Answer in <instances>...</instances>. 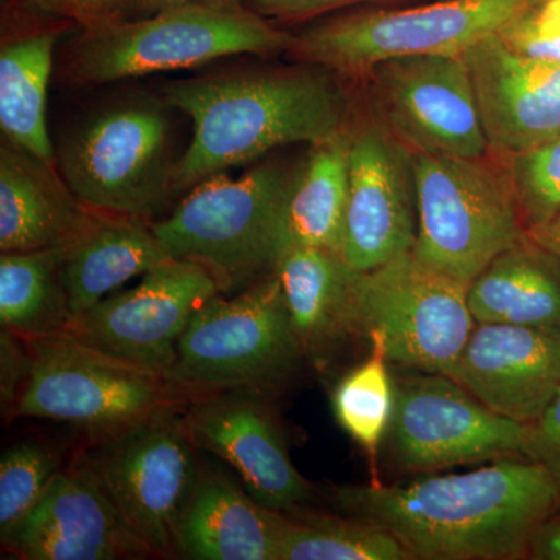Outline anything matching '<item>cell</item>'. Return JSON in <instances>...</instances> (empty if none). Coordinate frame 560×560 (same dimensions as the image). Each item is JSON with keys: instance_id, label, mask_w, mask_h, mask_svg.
I'll return each mask as SVG.
<instances>
[{"instance_id": "6da1fadb", "label": "cell", "mask_w": 560, "mask_h": 560, "mask_svg": "<svg viewBox=\"0 0 560 560\" xmlns=\"http://www.w3.org/2000/svg\"><path fill=\"white\" fill-rule=\"evenodd\" d=\"M331 497L341 514L388 529L415 559L528 558L536 530L560 511L555 478L515 458L399 485L340 486Z\"/></svg>"}, {"instance_id": "7a4b0ae2", "label": "cell", "mask_w": 560, "mask_h": 560, "mask_svg": "<svg viewBox=\"0 0 560 560\" xmlns=\"http://www.w3.org/2000/svg\"><path fill=\"white\" fill-rule=\"evenodd\" d=\"M161 94L194 124L189 147L176 161L175 195L278 147L315 145L348 130L346 92L323 68L171 81Z\"/></svg>"}, {"instance_id": "3957f363", "label": "cell", "mask_w": 560, "mask_h": 560, "mask_svg": "<svg viewBox=\"0 0 560 560\" xmlns=\"http://www.w3.org/2000/svg\"><path fill=\"white\" fill-rule=\"evenodd\" d=\"M298 168L267 162L241 178L210 176L151 230L172 259L200 265L221 293L246 289L272 275L289 249L287 212Z\"/></svg>"}, {"instance_id": "277c9868", "label": "cell", "mask_w": 560, "mask_h": 560, "mask_svg": "<svg viewBox=\"0 0 560 560\" xmlns=\"http://www.w3.org/2000/svg\"><path fill=\"white\" fill-rule=\"evenodd\" d=\"M293 38L243 3L176 7L84 31L70 50L68 77L80 84L113 83L232 55L289 50Z\"/></svg>"}, {"instance_id": "5b68a950", "label": "cell", "mask_w": 560, "mask_h": 560, "mask_svg": "<svg viewBox=\"0 0 560 560\" xmlns=\"http://www.w3.org/2000/svg\"><path fill=\"white\" fill-rule=\"evenodd\" d=\"M304 359L272 272L230 300L220 293L202 305L165 381L190 399L220 390L265 394L289 381Z\"/></svg>"}, {"instance_id": "8992f818", "label": "cell", "mask_w": 560, "mask_h": 560, "mask_svg": "<svg viewBox=\"0 0 560 560\" xmlns=\"http://www.w3.org/2000/svg\"><path fill=\"white\" fill-rule=\"evenodd\" d=\"M176 407L92 434L72 459L102 486L153 558H175L176 528L201 467Z\"/></svg>"}, {"instance_id": "52a82bcc", "label": "cell", "mask_w": 560, "mask_h": 560, "mask_svg": "<svg viewBox=\"0 0 560 560\" xmlns=\"http://www.w3.org/2000/svg\"><path fill=\"white\" fill-rule=\"evenodd\" d=\"M167 108L149 97L113 103L62 140L57 165L81 205L142 220L167 206L176 167Z\"/></svg>"}, {"instance_id": "ba28073f", "label": "cell", "mask_w": 560, "mask_h": 560, "mask_svg": "<svg viewBox=\"0 0 560 560\" xmlns=\"http://www.w3.org/2000/svg\"><path fill=\"white\" fill-rule=\"evenodd\" d=\"M418 194L416 256L460 282L528 237L508 164L489 156L412 153Z\"/></svg>"}, {"instance_id": "9c48e42d", "label": "cell", "mask_w": 560, "mask_h": 560, "mask_svg": "<svg viewBox=\"0 0 560 560\" xmlns=\"http://www.w3.org/2000/svg\"><path fill=\"white\" fill-rule=\"evenodd\" d=\"M530 0H434L408 9L350 11L294 35L289 49L311 65L364 75L394 58L463 57L528 7Z\"/></svg>"}, {"instance_id": "30bf717a", "label": "cell", "mask_w": 560, "mask_h": 560, "mask_svg": "<svg viewBox=\"0 0 560 560\" xmlns=\"http://www.w3.org/2000/svg\"><path fill=\"white\" fill-rule=\"evenodd\" d=\"M25 342L31 371L13 407L18 418L73 423L95 434L190 400L162 375L106 355L69 330Z\"/></svg>"}, {"instance_id": "8fae6325", "label": "cell", "mask_w": 560, "mask_h": 560, "mask_svg": "<svg viewBox=\"0 0 560 560\" xmlns=\"http://www.w3.org/2000/svg\"><path fill=\"white\" fill-rule=\"evenodd\" d=\"M467 291V283L408 250L374 270L360 271L359 334L381 335L393 363L447 375L477 326Z\"/></svg>"}, {"instance_id": "7c38bea8", "label": "cell", "mask_w": 560, "mask_h": 560, "mask_svg": "<svg viewBox=\"0 0 560 560\" xmlns=\"http://www.w3.org/2000/svg\"><path fill=\"white\" fill-rule=\"evenodd\" d=\"M364 77L377 119L412 153L489 156L492 150L463 57L394 58L378 62Z\"/></svg>"}, {"instance_id": "4fadbf2b", "label": "cell", "mask_w": 560, "mask_h": 560, "mask_svg": "<svg viewBox=\"0 0 560 560\" xmlns=\"http://www.w3.org/2000/svg\"><path fill=\"white\" fill-rule=\"evenodd\" d=\"M529 425L500 416L444 374L396 382L390 448L407 470L447 469L523 456Z\"/></svg>"}, {"instance_id": "5bb4252c", "label": "cell", "mask_w": 560, "mask_h": 560, "mask_svg": "<svg viewBox=\"0 0 560 560\" xmlns=\"http://www.w3.org/2000/svg\"><path fill=\"white\" fill-rule=\"evenodd\" d=\"M220 293L200 265L171 259L131 290L113 293L70 319L66 330L106 355L165 378L190 320Z\"/></svg>"}, {"instance_id": "9a60e30c", "label": "cell", "mask_w": 560, "mask_h": 560, "mask_svg": "<svg viewBox=\"0 0 560 560\" xmlns=\"http://www.w3.org/2000/svg\"><path fill=\"white\" fill-rule=\"evenodd\" d=\"M418 194L412 151L378 119L349 130V200L342 259L370 271L415 248Z\"/></svg>"}, {"instance_id": "2e32d148", "label": "cell", "mask_w": 560, "mask_h": 560, "mask_svg": "<svg viewBox=\"0 0 560 560\" xmlns=\"http://www.w3.org/2000/svg\"><path fill=\"white\" fill-rule=\"evenodd\" d=\"M183 418L195 447L226 460L261 506L289 512L311 499V485L291 463L282 429L264 394H201L189 400Z\"/></svg>"}, {"instance_id": "e0dca14e", "label": "cell", "mask_w": 560, "mask_h": 560, "mask_svg": "<svg viewBox=\"0 0 560 560\" xmlns=\"http://www.w3.org/2000/svg\"><path fill=\"white\" fill-rule=\"evenodd\" d=\"M3 547L27 560L150 558L105 490L79 464L62 467L38 503L2 537Z\"/></svg>"}, {"instance_id": "ac0fdd59", "label": "cell", "mask_w": 560, "mask_h": 560, "mask_svg": "<svg viewBox=\"0 0 560 560\" xmlns=\"http://www.w3.org/2000/svg\"><path fill=\"white\" fill-rule=\"evenodd\" d=\"M447 377L490 410L530 425L560 389V329L477 323Z\"/></svg>"}, {"instance_id": "d6986e66", "label": "cell", "mask_w": 560, "mask_h": 560, "mask_svg": "<svg viewBox=\"0 0 560 560\" xmlns=\"http://www.w3.org/2000/svg\"><path fill=\"white\" fill-rule=\"evenodd\" d=\"M490 150L510 156L560 136V62L515 54L499 33L463 55Z\"/></svg>"}, {"instance_id": "ffe728a7", "label": "cell", "mask_w": 560, "mask_h": 560, "mask_svg": "<svg viewBox=\"0 0 560 560\" xmlns=\"http://www.w3.org/2000/svg\"><path fill=\"white\" fill-rule=\"evenodd\" d=\"M60 248L70 319L91 311L128 280L172 259L149 220L90 208Z\"/></svg>"}, {"instance_id": "44dd1931", "label": "cell", "mask_w": 560, "mask_h": 560, "mask_svg": "<svg viewBox=\"0 0 560 560\" xmlns=\"http://www.w3.org/2000/svg\"><path fill=\"white\" fill-rule=\"evenodd\" d=\"M282 512L261 506L212 467H200L178 528L176 556L195 560H276Z\"/></svg>"}, {"instance_id": "7402d4cb", "label": "cell", "mask_w": 560, "mask_h": 560, "mask_svg": "<svg viewBox=\"0 0 560 560\" xmlns=\"http://www.w3.org/2000/svg\"><path fill=\"white\" fill-rule=\"evenodd\" d=\"M275 272L305 359L323 363L350 335L359 334L360 271L353 270L340 254L290 248Z\"/></svg>"}, {"instance_id": "603a6c76", "label": "cell", "mask_w": 560, "mask_h": 560, "mask_svg": "<svg viewBox=\"0 0 560 560\" xmlns=\"http://www.w3.org/2000/svg\"><path fill=\"white\" fill-rule=\"evenodd\" d=\"M86 206L77 200L57 164L7 140L0 149V250L60 248L79 230Z\"/></svg>"}, {"instance_id": "cb8c5ba5", "label": "cell", "mask_w": 560, "mask_h": 560, "mask_svg": "<svg viewBox=\"0 0 560 560\" xmlns=\"http://www.w3.org/2000/svg\"><path fill=\"white\" fill-rule=\"evenodd\" d=\"M467 301L477 323L560 329V261L526 237L471 280Z\"/></svg>"}, {"instance_id": "d4e9b609", "label": "cell", "mask_w": 560, "mask_h": 560, "mask_svg": "<svg viewBox=\"0 0 560 560\" xmlns=\"http://www.w3.org/2000/svg\"><path fill=\"white\" fill-rule=\"evenodd\" d=\"M349 200V130L312 145L298 168L287 212L290 248L342 253ZM287 249V250H289Z\"/></svg>"}, {"instance_id": "484cf974", "label": "cell", "mask_w": 560, "mask_h": 560, "mask_svg": "<svg viewBox=\"0 0 560 560\" xmlns=\"http://www.w3.org/2000/svg\"><path fill=\"white\" fill-rule=\"evenodd\" d=\"M55 32L33 33L2 44L0 50V127L9 142L39 160L57 164L47 128V90Z\"/></svg>"}, {"instance_id": "4316f807", "label": "cell", "mask_w": 560, "mask_h": 560, "mask_svg": "<svg viewBox=\"0 0 560 560\" xmlns=\"http://www.w3.org/2000/svg\"><path fill=\"white\" fill-rule=\"evenodd\" d=\"M70 320L61 248L2 253L0 323L25 340L65 330Z\"/></svg>"}, {"instance_id": "83f0119b", "label": "cell", "mask_w": 560, "mask_h": 560, "mask_svg": "<svg viewBox=\"0 0 560 560\" xmlns=\"http://www.w3.org/2000/svg\"><path fill=\"white\" fill-rule=\"evenodd\" d=\"M388 529L353 517L282 512L276 560H411Z\"/></svg>"}, {"instance_id": "f1b7e54d", "label": "cell", "mask_w": 560, "mask_h": 560, "mask_svg": "<svg viewBox=\"0 0 560 560\" xmlns=\"http://www.w3.org/2000/svg\"><path fill=\"white\" fill-rule=\"evenodd\" d=\"M368 340L370 357L341 378L331 405L341 429L374 459L393 420L396 382L389 375L381 335H368Z\"/></svg>"}, {"instance_id": "f546056e", "label": "cell", "mask_w": 560, "mask_h": 560, "mask_svg": "<svg viewBox=\"0 0 560 560\" xmlns=\"http://www.w3.org/2000/svg\"><path fill=\"white\" fill-rule=\"evenodd\" d=\"M62 469L61 455L38 441L11 445L0 459V537L38 503L55 475Z\"/></svg>"}, {"instance_id": "4dcf8cb0", "label": "cell", "mask_w": 560, "mask_h": 560, "mask_svg": "<svg viewBox=\"0 0 560 560\" xmlns=\"http://www.w3.org/2000/svg\"><path fill=\"white\" fill-rule=\"evenodd\" d=\"M506 164L526 232L560 215V136L510 154Z\"/></svg>"}, {"instance_id": "1f68e13d", "label": "cell", "mask_w": 560, "mask_h": 560, "mask_svg": "<svg viewBox=\"0 0 560 560\" xmlns=\"http://www.w3.org/2000/svg\"><path fill=\"white\" fill-rule=\"evenodd\" d=\"M499 36L515 54L560 62V28L545 20L534 3L504 24Z\"/></svg>"}, {"instance_id": "d6a6232c", "label": "cell", "mask_w": 560, "mask_h": 560, "mask_svg": "<svg viewBox=\"0 0 560 560\" xmlns=\"http://www.w3.org/2000/svg\"><path fill=\"white\" fill-rule=\"evenodd\" d=\"M523 458L544 467L560 489V389L544 415L530 423Z\"/></svg>"}, {"instance_id": "836d02e7", "label": "cell", "mask_w": 560, "mask_h": 560, "mask_svg": "<svg viewBox=\"0 0 560 560\" xmlns=\"http://www.w3.org/2000/svg\"><path fill=\"white\" fill-rule=\"evenodd\" d=\"M0 389H2V404L14 407L20 397L22 386L31 371V350L27 342L20 335L2 329L0 335Z\"/></svg>"}, {"instance_id": "e575fe53", "label": "cell", "mask_w": 560, "mask_h": 560, "mask_svg": "<svg viewBox=\"0 0 560 560\" xmlns=\"http://www.w3.org/2000/svg\"><path fill=\"white\" fill-rule=\"evenodd\" d=\"M250 10L265 18L282 21H300L319 16L363 3H377L383 0H246Z\"/></svg>"}, {"instance_id": "d590c367", "label": "cell", "mask_w": 560, "mask_h": 560, "mask_svg": "<svg viewBox=\"0 0 560 560\" xmlns=\"http://www.w3.org/2000/svg\"><path fill=\"white\" fill-rule=\"evenodd\" d=\"M44 10L77 22L84 31L121 20V0H38Z\"/></svg>"}, {"instance_id": "8d00e7d4", "label": "cell", "mask_w": 560, "mask_h": 560, "mask_svg": "<svg viewBox=\"0 0 560 560\" xmlns=\"http://www.w3.org/2000/svg\"><path fill=\"white\" fill-rule=\"evenodd\" d=\"M528 558L560 560V511L536 530L529 544Z\"/></svg>"}, {"instance_id": "74e56055", "label": "cell", "mask_w": 560, "mask_h": 560, "mask_svg": "<svg viewBox=\"0 0 560 560\" xmlns=\"http://www.w3.org/2000/svg\"><path fill=\"white\" fill-rule=\"evenodd\" d=\"M246 0H121V20H125L127 11L136 13L153 14L158 11L176 9L186 5H215V3H243Z\"/></svg>"}, {"instance_id": "f35d334b", "label": "cell", "mask_w": 560, "mask_h": 560, "mask_svg": "<svg viewBox=\"0 0 560 560\" xmlns=\"http://www.w3.org/2000/svg\"><path fill=\"white\" fill-rule=\"evenodd\" d=\"M529 241L539 245L540 248L550 253L556 259L560 261V215L555 220L548 221L547 224H541L539 228H534L526 232Z\"/></svg>"}, {"instance_id": "ab89813d", "label": "cell", "mask_w": 560, "mask_h": 560, "mask_svg": "<svg viewBox=\"0 0 560 560\" xmlns=\"http://www.w3.org/2000/svg\"><path fill=\"white\" fill-rule=\"evenodd\" d=\"M534 5H537L545 20L560 28V0H541Z\"/></svg>"}, {"instance_id": "60d3db41", "label": "cell", "mask_w": 560, "mask_h": 560, "mask_svg": "<svg viewBox=\"0 0 560 560\" xmlns=\"http://www.w3.org/2000/svg\"><path fill=\"white\" fill-rule=\"evenodd\" d=\"M541 2V0H530V3Z\"/></svg>"}]
</instances>
